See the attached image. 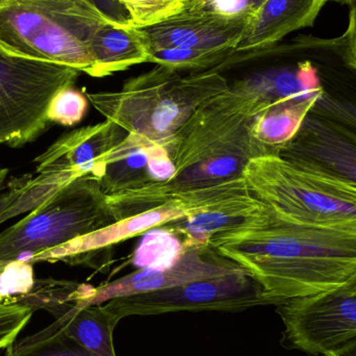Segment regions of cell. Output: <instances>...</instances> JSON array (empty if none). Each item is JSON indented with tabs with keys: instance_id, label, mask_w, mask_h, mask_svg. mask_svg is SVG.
<instances>
[{
	"instance_id": "obj_1",
	"label": "cell",
	"mask_w": 356,
	"mask_h": 356,
	"mask_svg": "<svg viewBox=\"0 0 356 356\" xmlns=\"http://www.w3.org/2000/svg\"><path fill=\"white\" fill-rule=\"evenodd\" d=\"M209 243L259 282L275 307L332 290L356 273V232L298 223L266 204Z\"/></svg>"
},
{
	"instance_id": "obj_2",
	"label": "cell",
	"mask_w": 356,
	"mask_h": 356,
	"mask_svg": "<svg viewBox=\"0 0 356 356\" xmlns=\"http://www.w3.org/2000/svg\"><path fill=\"white\" fill-rule=\"evenodd\" d=\"M257 104L228 87L201 104L165 142L177 169L165 190L215 186L243 178L253 159L273 156L253 135Z\"/></svg>"
},
{
	"instance_id": "obj_3",
	"label": "cell",
	"mask_w": 356,
	"mask_h": 356,
	"mask_svg": "<svg viewBox=\"0 0 356 356\" xmlns=\"http://www.w3.org/2000/svg\"><path fill=\"white\" fill-rule=\"evenodd\" d=\"M229 83L220 71L179 72L156 65L119 91L86 93L90 104L129 134L164 144L207 100Z\"/></svg>"
},
{
	"instance_id": "obj_4",
	"label": "cell",
	"mask_w": 356,
	"mask_h": 356,
	"mask_svg": "<svg viewBox=\"0 0 356 356\" xmlns=\"http://www.w3.org/2000/svg\"><path fill=\"white\" fill-rule=\"evenodd\" d=\"M116 20L94 0H0V51L91 76L92 39Z\"/></svg>"
},
{
	"instance_id": "obj_5",
	"label": "cell",
	"mask_w": 356,
	"mask_h": 356,
	"mask_svg": "<svg viewBox=\"0 0 356 356\" xmlns=\"http://www.w3.org/2000/svg\"><path fill=\"white\" fill-rule=\"evenodd\" d=\"M243 178L253 196L293 221L356 232V184L349 180L280 156L253 159Z\"/></svg>"
},
{
	"instance_id": "obj_6",
	"label": "cell",
	"mask_w": 356,
	"mask_h": 356,
	"mask_svg": "<svg viewBox=\"0 0 356 356\" xmlns=\"http://www.w3.org/2000/svg\"><path fill=\"white\" fill-rule=\"evenodd\" d=\"M150 200L159 207L119 220L60 246L42 251L27 259L26 263L33 265L43 261H63L72 266H92L102 251L171 222L211 211L247 217L259 207V201L253 196L244 178L205 188L152 194Z\"/></svg>"
},
{
	"instance_id": "obj_7",
	"label": "cell",
	"mask_w": 356,
	"mask_h": 356,
	"mask_svg": "<svg viewBox=\"0 0 356 356\" xmlns=\"http://www.w3.org/2000/svg\"><path fill=\"white\" fill-rule=\"evenodd\" d=\"M114 222L99 180L77 178L0 234V274L15 261H26Z\"/></svg>"
},
{
	"instance_id": "obj_8",
	"label": "cell",
	"mask_w": 356,
	"mask_h": 356,
	"mask_svg": "<svg viewBox=\"0 0 356 356\" xmlns=\"http://www.w3.org/2000/svg\"><path fill=\"white\" fill-rule=\"evenodd\" d=\"M79 73L64 65L0 51V144L22 147L43 135L50 124L52 98L74 86Z\"/></svg>"
},
{
	"instance_id": "obj_9",
	"label": "cell",
	"mask_w": 356,
	"mask_h": 356,
	"mask_svg": "<svg viewBox=\"0 0 356 356\" xmlns=\"http://www.w3.org/2000/svg\"><path fill=\"white\" fill-rule=\"evenodd\" d=\"M104 307L117 319L175 312H240L273 305L259 282L245 271L175 288L112 299Z\"/></svg>"
},
{
	"instance_id": "obj_10",
	"label": "cell",
	"mask_w": 356,
	"mask_h": 356,
	"mask_svg": "<svg viewBox=\"0 0 356 356\" xmlns=\"http://www.w3.org/2000/svg\"><path fill=\"white\" fill-rule=\"evenodd\" d=\"M282 343L311 355H325L356 338V273L337 288L276 305Z\"/></svg>"
},
{
	"instance_id": "obj_11",
	"label": "cell",
	"mask_w": 356,
	"mask_h": 356,
	"mask_svg": "<svg viewBox=\"0 0 356 356\" xmlns=\"http://www.w3.org/2000/svg\"><path fill=\"white\" fill-rule=\"evenodd\" d=\"M184 252L170 267L139 269L108 284L93 286L89 296L77 307L104 305L120 297L165 290L244 271L238 264L220 254L209 242L184 240Z\"/></svg>"
},
{
	"instance_id": "obj_12",
	"label": "cell",
	"mask_w": 356,
	"mask_h": 356,
	"mask_svg": "<svg viewBox=\"0 0 356 356\" xmlns=\"http://www.w3.org/2000/svg\"><path fill=\"white\" fill-rule=\"evenodd\" d=\"M127 131L113 121L65 134L35 159V172L46 177L102 178L104 160Z\"/></svg>"
},
{
	"instance_id": "obj_13",
	"label": "cell",
	"mask_w": 356,
	"mask_h": 356,
	"mask_svg": "<svg viewBox=\"0 0 356 356\" xmlns=\"http://www.w3.org/2000/svg\"><path fill=\"white\" fill-rule=\"evenodd\" d=\"M253 15H229L186 6L171 18L144 29L150 49L230 48L236 50Z\"/></svg>"
},
{
	"instance_id": "obj_14",
	"label": "cell",
	"mask_w": 356,
	"mask_h": 356,
	"mask_svg": "<svg viewBox=\"0 0 356 356\" xmlns=\"http://www.w3.org/2000/svg\"><path fill=\"white\" fill-rule=\"evenodd\" d=\"M177 175L168 148L141 136L127 137L108 154L100 188L106 196L170 181Z\"/></svg>"
},
{
	"instance_id": "obj_15",
	"label": "cell",
	"mask_w": 356,
	"mask_h": 356,
	"mask_svg": "<svg viewBox=\"0 0 356 356\" xmlns=\"http://www.w3.org/2000/svg\"><path fill=\"white\" fill-rule=\"evenodd\" d=\"M280 156L356 184V135L315 115L309 114Z\"/></svg>"
},
{
	"instance_id": "obj_16",
	"label": "cell",
	"mask_w": 356,
	"mask_h": 356,
	"mask_svg": "<svg viewBox=\"0 0 356 356\" xmlns=\"http://www.w3.org/2000/svg\"><path fill=\"white\" fill-rule=\"evenodd\" d=\"M328 0H266L257 10L246 33L230 60L254 58L257 54L277 45L289 33L312 27ZM228 64V65H229Z\"/></svg>"
},
{
	"instance_id": "obj_17",
	"label": "cell",
	"mask_w": 356,
	"mask_h": 356,
	"mask_svg": "<svg viewBox=\"0 0 356 356\" xmlns=\"http://www.w3.org/2000/svg\"><path fill=\"white\" fill-rule=\"evenodd\" d=\"M323 94L309 114L356 135V65L346 35L334 39L322 64Z\"/></svg>"
},
{
	"instance_id": "obj_18",
	"label": "cell",
	"mask_w": 356,
	"mask_h": 356,
	"mask_svg": "<svg viewBox=\"0 0 356 356\" xmlns=\"http://www.w3.org/2000/svg\"><path fill=\"white\" fill-rule=\"evenodd\" d=\"M90 52L91 76L102 79L149 63L152 49L143 29L129 26L125 19L100 27L92 39Z\"/></svg>"
},
{
	"instance_id": "obj_19",
	"label": "cell",
	"mask_w": 356,
	"mask_h": 356,
	"mask_svg": "<svg viewBox=\"0 0 356 356\" xmlns=\"http://www.w3.org/2000/svg\"><path fill=\"white\" fill-rule=\"evenodd\" d=\"M56 320L92 355L116 356L113 337L120 320L108 313L104 305L79 307L70 305Z\"/></svg>"
},
{
	"instance_id": "obj_20",
	"label": "cell",
	"mask_w": 356,
	"mask_h": 356,
	"mask_svg": "<svg viewBox=\"0 0 356 356\" xmlns=\"http://www.w3.org/2000/svg\"><path fill=\"white\" fill-rule=\"evenodd\" d=\"M315 104L316 100H288L269 106L255 117L253 135L273 156H280L296 137Z\"/></svg>"
},
{
	"instance_id": "obj_21",
	"label": "cell",
	"mask_w": 356,
	"mask_h": 356,
	"mask_svg": "<svg viewBox=\"0 0 356 356\" xmlns=\"http://www.w3.org/2000/svg\"><path fill=\"white\" fill-rule=\"evenodd\" d=\"M234 56L236 50L230 48H165L152 51L149 63L179 72L220 71L223 67L228 66Z\"/></svg>"
},
{
	"instance_id": "obj_22",
	"label": "cell",
	"mask_w": 356,
	"mask_h": 356,
	"mask_svg": "<svg viewBox=\"0 0 356 356\" xmlns=\"http://www.w3.org/2000/svg\"><path fill=\"white\" fill-rule=\"evenodd\" d=\"M6 356H93L69 336L56 320L41 332L23 339L6 350Z\"/></svg>"
},
{
	"instance_id": "obj_23",
	"label": "cell",
	"mask_w": 356,
	"mask_h": 356,
	"mask_svg": "<svg viewBox=\"0 0 356 356\" xmlns=\"http://www.w3.org/2000/svg\"><path fill=\"white\" fill-rule=\"evenodd\" d=\"M186 248L182 236L165 227L146 234L134 254L133 264L139 269L161 270L177 263Z\"/></svg>"
},
{
	"instance_id": "obj_24",
	"label": "cell",
	"mask_w": 356,
	"mask_h": 356,
	"mask_svg": "<svg viewBox=\"0 0 356 356\" xmlns=\"http://www.w3.org/2000/svg\"><path fill=\"white\" fill-rule=\"evenodd\" d=\"M127 15L129 26L144 29L182 12L188 0H113Z\"/></svg>"
},
{
	"instance_id": "obj_25",
	"label": "cell",
	"mask_w": 356,
	"mask_h": 356,
	"mask_svg": "<svg viewBox=\"0 0 356 356\" xmlns=\"http://www.w3.org/2000/svg\"><path fill=\"white\" fill-rule=\"evenodd\" d=\"M89 99L74 86L63 88L52 98L48 108V120L50 123L73 127L83 120L87 113Z\"/></svg>"
},
{
	"instance_id": "obj_26",
	"label": "cell",
	"mask_w": 356,
	"mask_h": 356,
	"mask_svg": "<svg viewBox=\"0 0 356 356\" xmlns=\"http://www.w3.org/2000/svg\"><path fill=\"white\" fill-rule=\"evenodd\" d=\"M33 313V307L16 297H6L0 300V350L13 346Z\"/></svg>"
},
{
	"instance_id": "obj_27",
	"label": "cell",
	"mask_w": 356,
	"mask_h": 356,
	"mask_svg": "<svg viewBox=\"0 0 356 356\" xmlns=\"http://www.w3.org/2000/svg\"><path fill=\"white\" fill-rule=\"evenodd\" d=\"M266 0H188V6L199 10L229 15H254Z\"/></svg>"
},
{
	"instance_id": "obj_28",
	"label": "cell",
	"mask_w": 356,
	"mask_h": 356,
	"mask_svg": "<svg viewBox=\"0 0 356 356\" xmlns=\"http://www.w3.org/2000/svg\"><path fill=\"white\" fill-rule=\"evenodd\" d=\"M33 178L26 175L8 182V188L0 192V219L2 215L31 186ZM1 224V223H0Z\"/></svg>"
},
{
	"instance_id": "obj_29",
	"label": "cell",
	"mask_w": 356,
	"mask_h": 356,
	"mask_svg": "<svg viewBox=\"0 0 356 356\" xmlns=\"http://www.w3.org/2000/svg\"><path fill=\"white\" fill-rule=\"evenodd\" d=\"M349 22L347 26L345 35H346L347 42H348L349 51H350L351 58L356 65V0H353L349 4Z\"/></svg>"
},
{
	"instance_id": "obj_30",
	"label": "cell",
	"mask_w": 356,
	"mask_h": 356,
	"mask_svg": "<svg viewBox=\"0 0 356 356\" xmlns=\"http://www.w3.org/2000/svg\"><path fill=\"white\" fill-rule=\"evenodd\" d=\"M324 356H356V338Z\"/></svg>"
},
{
	"instance_id": "obj_31",
	"label": "cell",
	"mask_w": 356,
	"mask_h": 356,
	"mask_svg": "<svg viewBox=\"0 0 356 356\" xmlns=\"http://www.w3.org/2000/svg\"><path fill=\"white\" fill-rule=\"evenodd\" d=\"M94 1L96 2V4H97L98 6H99L102 10H104V12L106 13V14L110 15V16L114 17V18L119 19L118 17H117V13L116 10L115 8H113L112 6H119L118 4L115 3L113 0H94ZM119 20H121V19H119Z\"/></svg>"
},
{
	"instance_id": "obj_32",
	"label": "cell",
	"mask_w": 356,
	"mask_h": 356,
	"mask_svg": "<svg viewBox=\"0 0 356 356\" xmlns=\"http://www.w3.org/2000/svg\"><path fill=\"white\" fill-rule=\"evenodd\" d=\"M8 172L10 170L8 168L0 167V192L4 188L3 186L6 184V178H8Z\"/></svg>"
},
{
	"instance_id": "obj_33",
	"label": "cell",
	"mask_w": 356,
	"mask_h": 356,
	"mask_svg": "<svg viewBox=\"0 0 356 356\" xmlns=\"http://www.w3.org/2000/svg\"><path fill=\"white\" fill-rule=\"evenodd\" d=\"M332 1L337 2V3L345 4V6H349L353 0H332Z\"/></svg>"
}]
</instances>
